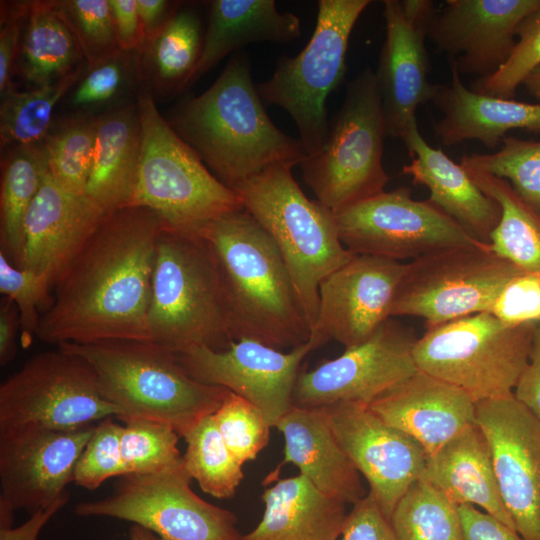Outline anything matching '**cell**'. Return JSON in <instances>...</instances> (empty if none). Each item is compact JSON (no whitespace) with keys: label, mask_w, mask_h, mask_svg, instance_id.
Listing matches in <instances>:
<instances>
[{"label":"cell","mask_w":540,"mask_h":540,"mask_svg":"<svg viewBox=\"0 0 540 540\" xmlns=\"http://www.w3.org/2000/svg\"><path fill=\"white\" fill-rule=\"evenodd\" d=\"M166 227L149 208L108 213L53 286L36 337L56 344L149 341L148 309L158 238Z\"/></svg>","instance_id":"6da1fadb"},{"label":"cell","mask_w":540,"mask_h":540,"mask_svg":"<svg viewBox=\"0 0 540 540\" xmlns=\"http://www.w3.org/2000/svg\"><path fill=\"white\" fill-rule=\"evenodd\" d=\"M167 121L230 189L271 165L295 166L307 156L300 140L282 132L266 113L243 53L230 59L207 90L180 103Z\"/></svg>","instance_id":"7a4b0ae2"},{"label":"cell","mask_w":540,"mask_h":540,"mask_svg":"<svg viewBox=\"0 0 540 540\" xmlns=\"http://www.w3.org/2000/svg\"><path fill=\"white\" fill-rule=\"evenodd\" d=\"M211 247L220 270L234 340L292 349L311 336L288 267L276 244L243 208L197 233Z\"/></svg>","instance_id":"3957f363"},{"label":"cell","mask_w":540,"mask_h":540,"mask_svg":"<svg viewBox=\"0 0 540 540\" xmlns=\"http://www.w3.org/2000/svg\"><path fill=\"white\" fill-rule=\"evenodd\" d=\"M58 348L84 359L103 397L123 423L149 419L170 425L183 437L213 414L226 395L224 387L190 377L167 348L149 341L104 340L62 343Z\"/></svg>","instance_id":"277c9868"},{"label":"cell","mask_w":540,"mask_h":540,"mask_svg":"<svg viewBox=\"0 0 540 540\" xmlns=\"http://www.w3.org/2000/svg\"><path fill=\"white\" fill-rule=\"evenodd\" d=\"M293 167L271 165L232 190L280 251L312 331L321 282L356 254L342 244L334 213L299 187Z\"/></svg>","instance_id":"5b68a950"},{"label":"cell","mask_w":540,"mask_h":540,"mask_svg":"<svg viewBox=\"0 0 540 540\" xmlns=\"http://www.w3.org/2000/svg\"><path fill=\"white\" fill-rule=\"evenodd\" d=\"M151 342L176 353L196 346L227 349L232 338L216 257L199 235L161 232L148 309Z\"/></svg>","instance_id":"8992f818"},{"label":"cell","mask_w":540,"mask_h":540,"mask_svg":"<svg viewBox=\"0 0 540 540\" xmlns=\"http://www.w3.org/2000/svg\"><path fill=\"white\" fill-rule=\"evenodd\" d=\"M136 103L141 150L129 206L149 208L168 229L191 234L221 216L243 209L236 193L214 176L163 118L148 89L140 88Z\"/></svg>","instance_id":"52a82bcc"},{"label":"cell","mask_w":540,"mask_h":540,"mask_svg":"<svg viewBox=\"0 0 540 540\" xmlns=\"http://www.w3.org/2000/svg\"><path fill=\"white\" fill-rule=\"evenodd\" d=\"M387 127L375 72L364 68L346 87L319 151L299 164L305 183L332 212L384 192Z\"/></svg>","instance_id":"ba28073f"},{"label":"cell","mask_w":540,"mask_h":540,"mask_svg":"<svg viewBox=\"0 0 540 540\" xmlns=\"http://www.w3.org/2000/svg\"><path fill=\"white\" fill-rule=\"evenodd\" d=\"M536 324L507 325L483 312L427 329L417 339L418 370L466 392L476 403L514 394Z\"/></svg>","instance_id":"9c48e42d"},{"label":"cell","mask_w":540,"mask_h":540,"mask_svg":"<svg viewBox=\"0 0 540 540\" xmlns=\"http://www.w3.org/2000/svg\"><path fill=\"white\" fill-rule=\"evenodd\" d=\"M370 0H319L316 25L306 46L283 56L271 77L257 85L266 103L294 120L307 154L320 150L327 135L326 101L343 81L352 30Z\"/></svg>","instance_id":"30bf717a"},{"label":"cell","mask_w":540,"mask_h":540,"mask_svg":"<svg viewBox=\"0 0 540 540\" xmlns=\"http://www.w3.org/2000/svg\"><path fill=\"white\" fill-rule=\"evenodd\" d=\"M520 272L490 244L434 251L405 263L391 317H418L430 329L490 312L502 288Z\"/></svg>","instance_id":"8fae6325"},{"label":"cell","mask_w":540,"mask_h":540,"mask_svg":"<svg viewBox=\"0 0 540 540\" xmlns=\"http://www.w3.org/2000/svg\"><path fill=\"white\" fill-rule=\"evenodd\" d=\"M119 416L90 365L60 348L34 355L0 386V429L71 430Z\"/></svg>","instance_id":"7c38bea8"},{"label":"cell","mask_w":540,"mask_h":540,"mask_svg":"<svg viewBox=\"0 0 540 540\" xmlns=\"http://www.w3.org/2000/svg\"><path fill=\"white\" fill-rule=\"evenodd\" d=\"M342 244L356 255L396 261L451 247L489 245L428 200L398 187L333 212Z\"/></svg>","instance_id":"4fadbf2b"},{"label":"cell","mask_w":540,"mask_h":540,"mask_svg":"<svg viewBox=\"0 0 540 540\" xmlns=\"http://www.w3.org/2000/svg\"><path fill=\"white\" fill-rule=\"evenodd\" d=\"M120 478L109 497L80 502L75 513L130 521L161 540H241L235 514L194 493L185 466Z\"/></svg>","instance_id":"5bb4252c"},{"label":"cell","mask_w":540,"mask_h":540,"mask_svg":"<svg viewBox=\"0 0 540 540\" xmlns=\"http://www.w3.org/2000/svg\"><path fill=\"white\" fill-rule=\"evenodd\" d=\"M96 424L71 430L40 426L0 429V528L18 509L30 514L68 494L76 463Z\"/></svg>","instance_id":"9a60e30c"},{"label":"cell","mask_w":540,"mask_h":540,"mask_svg":"<svg viewBox=\"0 0 540 540\" xmlns=\"http://www.w3.org/2000/svg\"><path fill=\"white\" fill-rule=\"evenodd\" d=\"M321 345L310 336L307 342L285 352L258 341L239 339L224 350L196 346L173 353L190 377L243 397L275 427L293 406L302 361Z\"/></svg>","instance_id":"2e32d148"},{"label":"cell","mask_w":540,"mask_h":540,"mask_svg":"<svg viewBox=\"0 0 540 540\" xmlns=\"http://www.w3.org/2000/svg\"><path fill=\"white\" fill-rule=\"evenodd\" d=\"M417 337L394 318L386 320L365 342L312 370H300L293 405L321 407L337 402L369 404L381 393L415 373Z\"/></svg>","instance_id":"e0dca14e"},{"label":"cell","mask_w":540,"mask_h":540,"mask_svg":"<svg viewBox=\"0 0 540 540\" xmlns=\"http://www.w3.org/2000/svg\"><path fill=\"white\" fill-rule=\"evenodd\" d=\"M503 503L524 540H540V419L514 394L476 403Z\"/></svg>","instance_id":"ac0fdd59"},{"label":"cell","mask_w":540,"mask_h":540,"mask_svg":"<svg viewBox=\"0 0 540 540\" xmlns=\"http://www.w3.org/2000/svg\"><path fill=\"white\" fill-rule=\"evenodd\" d=\"M342 449L369 484V494L384 515L424 471L427 453L415 439L384 422L367 404L337 402L324 406Z\"/></svg>","instance_id":"d6986e66"},{"label":"cell","mask_w":540,"mask_h":540,"mask_svg":"<svg viewBox=\"0 0 540 540\" xmlns=\"http://www.w3.org/2000/svg\"><path fill=\"white\" fill-rule=\"evenodd\" d=\"M383 7L386 36L375 74L387 136L402 139L434 94L426 39L436 10L430 0H385Z\"/></svg>","instance_id":"ffe728a7"},{"label":"cell","mask_w":540,"mask_h":540,"mask_svg":"<svg viewBox=\"0 0 540 540\" xmlns=\"http://www.w3.org/2000/svg\"><path fill=\"white\" fill-rule=\"evenodd\" d=\"M401 261L355 255L323 279L311 336L322 345L333 339L345 349L368 340L391 317Z\"/></svg>","instance_id":"44dd1931"},{"label":"cell","mask_w":540,"mask_h":540,"mask_svg":"<svg viewBox=\"0 0 540 540\" xmlns=\"http://www.w3.org/2000/svg\"><path fill=\"white\" fill-rule=\"evenodd\" d=\"M538 9L540 0H447L435 12L428 38L460 74L487 77L508 60L518 25Z\"/></svg>","instance_id":"7402d4cb"},{"label":"cell","mask_w":540,"mask_h":540,"mask_svg":"<svg viewBox=\"0 0 540 540\" xmlns=\"http://www.w3.org/2000/svg\"><path fill=\"white\" fill-rule=\"evenodd\" d=\"M431 455L476 424V402L460 388L417 370L368 404Z\"/></svg>","instance_id":"603a6c76"},{"label":"cell","mask_w":540,"mask_h":540,"mask_svg":"<svg viewBox=\"0 0 540 540\" xmlns=\"http://www.w3.org/2000/svg\"><path fill=\"white\" fill-rule=\"evenodd\" d=\"M108 213L61 189L49 168L25 218L24 267L56 283Z\"/></svg>","instance_id":"cb8c5ba5"},{"label":"cell","mask_w":540,"mask_h":540,"mask_svg":"<svg viewBox=\"0 0 540 540\" xmlns=\"http://www.w3.org/2000/svg\"><path fill=\"white\" fill-rule=\"evenodd\" d=\"M401 140L411 157L402 173L409 175L414 184L428 189L429 202L474 237L489 244L501 218L499 204L476 185L460 164L427 143L417 121Z\"/></svg>","instance_id":"d4e9b609"},{"label":"cell","mask_w":540,"mask_h":540,"mask_svg":"<svg viewBox=\"0 0 540 540\" xmlns=\"http://www.w3.org/2000/svg\"><path fill=\"white\" fill-rule=\"evenodd\" d=\"M284 438L282 464H293L318 490L345 504L366 492L360 473L339 444L324 406L292 408L276 423Z\"/></svg>","instance_id":"484cf974"},{"label":"cell","mask_w":540,"mask_h":540,"mask_svg":"<svg viewBox=\"0 0 540 540\" xmlns=\"http://www.w3.org/2000/svg\"><path fill=\"white\" fill-rule=\"evenodd\" d=\"M449 63L451 81L436 84L431 100L443 114L434 126L443 145L477 140L493 148L513 129L540 133V102L526 103L475 92L462 83L455 63Z\"/></svg>","instance_id":"4316f807"},{"label":"cell","mask_w":540,"mask_h":540,"mask_svg":"<svg viewBox=\"0 0 540 540\" xmlns=\"http://www.w3.org/2000/svg\"><path fill=\"white\" fill-rule=\"evenodd\" d=\"M264 513L241 540H338L346 504L318 490L303 475L279 479L262 494Z\"/></svg>","instance_id":"83f0119b"},{"label":"cell","mask_w":540,"mask_h":540,"mask_svg":"<svg viewBox=\"0 0 540 540\" xmlns=\"http://www.w3.org/2000/svg\"><path fill=\"white\" fill-rule=\"evenodd\" d=\"M420 479L456 505L478 506L515 529L501 498L488 442L477 423L429 455Z\"/></svg>","instance_id":"f1b7e54d"},{"label":"cell","mask_w":540,"mask_h":540,"mask_svg":"<svg viewBox=\"0 0 540 540\" xmlns=\"http://www.w3.org/2000/svg\"><path fill=\"white\" fill-rule=\"evenodd\" d=\"M140 150L137 103L118 105L98 115L84 196L105 213L128 207L136 186Z\"/></svg>","instance_id":"f546056e"},{"label":"cell","mask_w":540,"mask_h":540,"mask_svg":"<svg viewBox=\"0 0 540 540\" xmlns=\"http://www.w3.org/2000/svg\"><path fill=\"white\" fill-rule=\"evenodd\" d=\"M300 35L299 17L280 12L274 0H213L201 55L189 86L228 54L248 44H285Z\"/></svg>","instance_id":"4dcf8cb0"},{"label":"cell","mask_w":540,"mask_h":540,"mask_svg":"<svg viewBox=\"0 0 540 540\" xmlns=\"http://www.w3.org/2000/svg\"><path fill=\"white\" fill-rule=\"evenodd\" d=\"M32 87L55 82L87 63L60 1H29L17 58Z\"/></svg>","instance_id":"1f68e13d"},{"label":"cell","mask_w":540,"mask_h":540,"mask_svg":"<svg viewBox=\"0 0 540 540\" xmlns=\"http://www.w3.org/2000/svg\"><path fill=\"white\" fill-rule=\"evenodd\" d=\"M203 36L198 12L182 4L168 24L135 53L137 80L142 87L153 96H172L189 87Z\"/></svg>","instance_id":"d6a6232c"},{"label":"cell","mask_w":540,"mask_h":540,"mask_svg":"<svg viewBox=\"0 0 540 540\" xmlns=\"http://www.w3.org/2000/svg\"><path fill=\"white\" fill-rule=\"evenodd\" d=\"M0 181V245L9 262L24 267L25 218L48 170L43 142L4 149Z\"/></svg>","instance_id":"836d02e7"},{"label":"cell","mask_w":540,"mask_h":540,"mask_svg":"<svg viewBox=\"0 0 540 540\" xmlns=\"http://www.w3.org/2000/svg\"><path fill=\"white\" fill-rule=\"evenodd\" d=\"M466 171L501 208L500 221L490 236L492 251L522 271L540 275V215L518 197L506 180L479 171Z\"/></svg>","instance_id":"e575fe53"},{"label":"cell","mask_w":540,"mask_h":540,"mask_svg":"<svg viewBox=\"0 0 540 540\" xmlns=\"http://www.w3.org/2000/svg\"><path fill=\"white\" fill-rule=\"evenodd\" d=\"M86 69L87 63L50 84L32 87L26 91H17L11 86L2 94L1 149L43 142L53 124L55 106L73 89Z\"/></svg>","instance_id":"d590c367"},{"label":"cell","mask_w":540,"mask_h":540,"mask_svg":"<svg viewBox=\"0 0 540 540\" xmlns=\"http://www.w3.org/2000/svg\"><path fill=\"white\" fill-rule=\"evenodd\" d=\"M97 120L89 112L53 121L43 144L50 174L56 184L74 196H84L94 154Z\"/></svg>","instance_id":"8d00e7d4"},{"label":"cell","mask_w":540,"mask_h":540,"mask_svg":"<svg viewBox=\"0 0 540 540\" xmlns=\"http://www.w3.org/2000/svg\"><path fill=\"white\" fill-rule=\"evenodd\" d=\"M389 521L398 540H465L458 505L423 479L403 494Z\"/></svg>","instance_id":"74e56055"},{"label":"cell","mask_w":540,"mask_h":540,"mask_svg":"<svg viewBox=\"0 0 540 540\" xmlns=\"http://www.w3.org/2000/svg\"><path fill=\"white\" fill-rule=\"evenodd\" d=\"M184 466L201 490L217 499L234 496L244 474L216 426L213 414L198 421L184 436Z\"/></svg>","instance_id":"f35d334b"},{"label":"cell","mask_w":540,"mask_h":540,"mask_svg":"<svg viewBox=\"0 0 540 540\" xmlns=\"http://www.w3.org/2000/svg\"><path fill=\"white\" fill-rule=\"evenodd\" d=\"M500 149L465 154L460 165L506 180L518 197L540 215V141L505 136Z\"/></svg>","instance_id":"ab89813d"},{"label":"cell","mask_w":540,"mask_h":540,"mask_svg":"<svg viewBox=\"0 0 540 540\" xmlns=\"http://www.w3.org/2000/svg\"><path fill=\"white\" fill-rule=\"evenodd\" d=\"M179 434L168 424L134 419L122 425L120 444L127 475L172 471L184 466Z\"/></svg>","instance_id":"60d3db41"},{"label":"cell","mask_w":540,"mask_h":540,"mask_svg":"<svg viewBox=\"0 0 540 540\" xmlns=\"http://www.w3.org/2000/svg\"><path fill=\"white\" fill-rule=\"evenodd\" d=\"M213 417L223 441L241 465L254 460L270 441L272 427L261 410L231 391Z\"/></svg>","instance_id":"b9f144b4"},{"label":"cell","mask_w":540,"mask_h":540,"mask_svg":"<svg viewBox=\"0 0 540 540\" xmlns=\"http://www.w3.org/2000/svg\"><path fill=\"white\" fill-rule=\"evenodd\" d=\"M518 41L508 60L492 75L478 78L472 90L513 99L524 79L540 66V9L526 16L516 30Z\"/></svg>","instance_id":"7bdbcfd3"},{"label":"cell","mask_w":540,"mask_h":540,"mask_svg":"<svg viewBox=\"0 0 540 540\" xmlns=\"http://www.w3.org/2000/svg\"><path fill=\"white\" fill-rule=\"evenodd\" d=\"M51 282L43 275L12 265L0 252V292L11 299L19 312L21 339L29 345L36 335L41 315L53 302Z\"/></svg>","instance_id":"ee69618b"},{"label":"cell","mask_w":540,"mask_h":540,"mask_svg":"<svg viewBox=\"0 0 540 540\" xmlns=\"http://www.w3.org/2000/svg\"><path fill=\"white\" fill-rule=\"evenodd\" d=\"M60 4L88 67L121 51L109 0H61Z\"/></svg>","instance_id":"f6af8a7d"},{"label":"cell","mask_w":540,"mask_h":540,"mask_svg":"<svg viewBox=\"0 0 540 540\" xmlns=\"http://www.w3.org/2000/svg\"><path fill=\"white\" fill-rule=\"evenodd\" d=\"M137 80L135 54L119 51L88 67L73 87L70 104L81 112L115 100ZM138 81V80H137Z\"/></svg>","instance_id":"bcb514c9"},{"label":"cell","mask_w":540,"mask_h":540,"mask_svg":"<svg viewBox=\"0 0 540 540\" xmlns=\"http://www.w3.org/2000/svg\"><path fill=\"white\" fill-rule=\"evenodd\" d=\"M121 430L122 425L112 417L97 422L76 463L75 484L94 490L109 478L127 475L121 453Z\"/></svg>","instance_id":"7dc6e473"},{"label":"cell","mask_w":540,"mask_h":540,"mask_svg":"<svg viewBox=\"0 0 540 540\" xmlns=\"http://www.w3.org/2000/svg\"><path fill=\"white\" fill-rule=\"evenodd\" d=\"M501 322L517 326L540 322V275L522 271L498 294L490 311Z\"/></svg>","instance_id":"c3c4849f"},{"label":"cell","mask_w":540,"mask_h":540,"mask_svg":"<svg viewBox=\"0 0 540 540\" xmlns=\"http://www.w3.org/2000/svg\"><path fill=\"white\" fill-rule=\"evenodd\" d=\"M28 4L29 1H1L0 96L12 86L11 76L20 50Z\"/></svg>","instance_id":"681fc988"},{"label":"cell","mask_w":540,"mask_h":540,"mask_svg":"<svg viewBox=\"0 0 540 540\" xmlns=\"http://www.w3.org/2000/svg\"><path fill=\"white\" fill-rule=\"evenodd\" d=\"M340 540H398L389 519L367 493L347 513Z\"/></svg>","instance_id":"f907efd6"},{"label":"cell","mask_w":540,"mask_h":540,"mask_svg":"<svg viewBox=\"0 0 540 540\" xmlns=\"http://www.w3.org/2000/svg\"><path fill=\"white\" fill-rule=\"evenodd\" d=\"M465 540H524L519 533L473 505L458 506Z\"/></svg>","instance_id":"816d5d0a"},{"label":"cell","mask_w":540,"mask_h":540,"mask_svg":"<svg viewBox=\"0 0 540 540\" xmlns=\"http://www.w3.org/2000/svg\"><path fill=\"white\" fill-rule=\"evenodd\" d=\"M109 4L120 50L137 53L145 44V36L136 0H109Z\"/></svg>","instance_id":"f5cc1de1"},{"label":"cell","mask_w":540,"mask_h":540,"mask_svg":"<svg viewBox=\"0 0 540 540\" xmlns=\"http://www.w3.org/2000/svg\"><path fill=\"white\" fill-rule=\"evenodd\" d=\"M514 396L540 419V322L535 326L529 360L514 390Z\"/></svg>","instance_id":"db71d44e"},{"label":"cell","mask_w":540,"mask_h":540,"mask_svg":"<svg viewBox=\"0 0 540 540\" xmlns=\"http://www.w3.org/2000/svg\"><path fill=\"white\" fill-rule=\"evenodd\" d=\"M145 43L153 39L182 6L181 1L136 0ZM145 45V44H144Z\"/></svg>","instance_id":"11a10c76"},{"label":"cell","mask_w":540,"mask_h":540,"mask_svg":"<svg viewBox=\"0 0 540 540\" xmlns=\"http://www.w3.org/2000/svg\"><path fill=\"white\" fill-rule=\"evenodd\" d=\"M69 494L40 509L18 527L0 528V540H37L44 525L68 502Z\"/></svg>","instance_id":"9f6ffc18"},{"label":"cell","mask_w":540,"mask_h":540,"mask_svg":"<svg viewBox=\"0 0 540 540\" xmlns=\"http://www.w3.org/2000/svg\"><path fill=\"white\" fill-rule=\"evenodd\" d=\"M20 329L19 312L15 303L5 297L0 307V364L5 366L17 352L16 336Z\"/></svg>","instance_id":"6f0895ef"},{"label":"cell","mask_w":540,"mask_h":540,"mask_svg":"<svg viewBox=\"0 0 540 540\" xmlns=\"http://www.w3.org/2000/svg\"><path fill=\"white\" fill-rule=\"evenodd\" d=\"M522 85L532 97L540 101V66L524 79Z\"/></svg>","instance_id":"680465c9"},{"label":"cell","mask_w":540,"mask_h":540,"mask_svg":"<svg viewBox=\"0 0 540 540\" xmlns=\"http://www.w3.org/2000/svg\"><path fill=\"white\" fill-rule=\"evenodd\" d=\"M130 540H161L152 531L134 524L130 529Z\"/></svg>","instance_id":"91938a15"}]
</instances>
